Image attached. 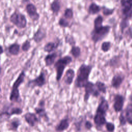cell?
<instances>
[{
	"instance_id": "6da1fadb",
	"label": "cell",
	"mask_w": 132,
	"mask_h": 132,
	"mask_svg": "<svg viewBox=\"0 0 132 132\" xmlns=\"http://www.w3.org/2000/svg\"><path fill=\"white\" fill-rule=\"evenodd\" d=\"M109 108L108 102L104 96H102L93 117L94 123L98 130H100L107 122L106 116Z\"/></svg>"
},
{
	"instance_id": "7a4b0ae2",
	"label": "cell",
	"mask_w": 132,
	"mask_h": 132,
	"mask_svg": "<svg viewBox=\"0 0 132 132\" xmlns=\"http://www.w3.org/2000/svg\"><path fill=\"white\" fill-rule=\"evenodd\" d=\"M93 67L90 64L82 63L79 67L76 77L74 81V86L77 88H84L89 81V76L91 73Z\"/></svg>"
},
{
	"instance_id": "3957f363",
	"label": "cell",
	"mask_w": 132,
	"mask_h": 132,
	"mask_svg": "<svg viewBox=\"0 0 132 132\" xmlns=\"http://www.w3.org/2000/svg\"><path fill=\"white\" fill-rule=\"evenodd\" d=\"M25 76V72L23 70L13 82L9 95V100L11 102L18 103L22 102V98L20 95L19 87L24 82Z\"/></svg>"
},
{
	"instance_id": "277c9868",
	"label": "cell",
	"mask_w": 132,
	"mask_h": 132,
	"mask_svg": "<svg viewBox=\"0 0 132 132\" xmlns=\"http://www.w3.org/2000/svg\"><path fill=\"white\" fill-rule=\"evenodd\" d=\"M72 62V58L69 55H65L60 58L54 63V67L56 70V79L59 81L63 75L65 68Z\"/></svg>"
},
{
	"instance_id": "5b68a950",
	"label": "cell",
	"mask_w": 132,
	"mask_h": 132,
	"mask_svg": "<svg viewBox=\"0 0 132 132\" xmlns=\"http://www.w3.org/2000/svg\"><path fill=\"white\" fill-rule=\"evenodd\" d=\"M110 26L108 25L102 26L98 28H94L90 33L91 38L94 44L103 40L109 34Z\"/></svg>"
},
{
	"instance_id": "8992f818",
	"label": "cell",
	"mask_w": 132,
	"mask_h": 132,
	"mask_svg": "<svg viewBox=\"0 0 132 132\" xmlns=\"http://www.w3.org/2000/svg\"><path fill=\"white\" fill-rule=\"evenodd\" d=\"M9 20L11 23L19 29L25 28L27 26V21L25 15L16 11L11 14Z\"/></svg>"
},
{
	"instance_id": "52a82bcc",
	"label": "cell",
	"mask_w": 132,
	"mask_h": 132,
	"mask_svg": "<svg viewBox=\"0 0 132 132\" xmlns=\"http://www.w3.org/2000/svg\"><path fill=\"white\" fill-rule=\"evenodd\" d=\"M85 94L84 96V101L87 103L90 97L92 96L94 97H98L101 93L96 88L95 84L92 81H89L85 85Z\"/></svg>"
},
{
	"instance_id": "ba28073f",
	"label": "cell",
	"mask_w": 132,
	"mask_h": 132,
	"mask_svg": "<svg viewBox=\"0 0 132 132\" xmlns=\"http://www.w3.org/2000/svg\"><path fill=\"white\" fill-rule=\"evenodd\" d=\"M23 113V109L19 107H16L12 103L5 105L3 106L1 111V117H7L10 118L13 115H21Z\"/></svg>"
},
{
	"instance_id": "9c48e42d",
	"label": "cell",
	"mask_w": 132,
	"mask_h": 132,
	"mask_svg": "<svg viewBox=\"0 0 132 132\" xmlns=\"http://www.w3.org/2000/svg\"><path fill=\"white\" fill-rule=\"evenodd\" d=\"M46 76L43 72H41L39 75L34 79L29 80L27 83V87L31 89L36 87L41 88L46 84Z\"/></svg>"
},
{
	"instance_id": "30bf717a",
	"label": "cell",
	"mask_w": 132,
	"mask_h": 132,
	"mask_svg": "<svg viewBox=\"0 0 132 132\" xmlns=\"http://www.w3.org/2000/svg\"><path fill=\"white\" fill-rule=\"evenodd\" d=\"M34 111L40 119H42L46 122L50 121V118L47 115L45 107V101L44 100L41 99L39 101L38 106L34 108Z\"/></svg>"
},
{
	"instance_id": "8fae6325",
	"label": "cell",
	"mask_w": 132,
	"mask_h": 132,
	"mask_svg": "<svg viewBox=\"0 0 132 132\" xmlns=\"http://www.w3.org/2000/svg\"><path fill=\"white\" fill-rule=\"evenodd\" d=\"M125 98L120 94H116L113 97V108L117 113L121 112L124 105Z\"/></svg>"
},
{
	"instance_id": "7c38bea8",
	"label": "cell",
	"mask_w": 132,
	"mask_h": 132,
	"mask_svg": "<svg viewBox=\"0 0 132 132\" xmlns=\"http://www.w3.org/2000/svg\"><path fill=\"white\" fill-rule=\"evenodd\" d=\"M23 117L25 122L30 127H34L40 122V118L37 116L36 113L27 112L24 114Z\"/></svg>"
},
{
	"instance_id": "4fadbf2b",
	"label": "cell",
	"mask_w": 132,
	"mask_h": 132,
	"mask_svg": "<svg viewBox=\"0 0 132 132\" xmlns=\"http://www.w3.org/2000/svg\"><path fill=\"white\" fill-rule=\"evenodd\" d=\"M25 10L29 18L33 21H37L39 19L40 14L37 12V8L34 4L28 3L25 7Z\"/></svg>"
},
{
	"instance_id": "5bb4252c",
	"label": "cell",
	"mask_w": 132,
	"mask_h": 132,
	"mask_svg": "<svg viewBox=\"0 0 132 132\" xmlns=\"http://www.w3.org/2000/svg\"><path fill=\"white\" fill-rule=\"evenodd\" d=\"M70 120L68 117H65L59 121L55 126V130L56 132H63L68 129L70 126Z\"/></svg>"
},
{
	"instance_id": "9a60e30c",
	"label": "cell",
	"mask_w": 132,
	"mask_h": 132,
	"mask_svg": "<svg viewBox=\"0 0 132 132\" xmlns=\"http://www.w3.org/2000/svg\"><path fill=\"white\" fill-rule=\"evenodd\" d=\"M46 30L42 27H39L34 33L32 39L36 43H39L46 37Z\"/></svg>"
},
{
	"instance_id": "2e32d148",
	"label": "cell",
	"mask_w": 132,
	"mask_h": 132,
	"mask_svg": "<svg viewBox=\"0 0 132 132\" xmlns=\"http://www.w3.org/2000/svg\"><path fill=\"white\" fill-rule=\"evenodd\" d=\"M75 75V71L72 69H69L66 71L64 77V82L68 86L72 85Z\"/></svg>"
},
{
	"instance_id": "e0dca14e",
	"label": "cell",
	"mask_w": 132,
	"mask_h": 132,
	"mask_svg": "<svg viewBox=\"0 0 132 132\" xmlns=\"http://www.w3.org/2000/svg\"><path fill=\"white\" fill-rule=\"evenodd\" d=\"M124 79V77L120 74L114 75L112 77L111 81V85L112 87L116 89L119 88L122 84Z\"/></svg>"
},
{
	"instance_id": "ac0fdd59",
	"label": "cell",
	"mask_w": 132,
	"mask_h": 132,
	"mask_svg": "<svg viewBox=\"0 0 132 132\" xmlns=\"http://www.w3.org/2000/svg\"><path fill=\"white\" fill-rule=\"evenodd\" d=\"M22 123L20 119L14 118L12 119L8 124V130L13 132H16Z\"/></svg>"
},
{
	"instance_id": "d6986e66",
	"label": "cell",
	"mask_w": 132,
	"mask_h": 132,
	"mask_svg": "<svg viewBox=\"0 0 132 132\" xmlns=\"http://www.w3.org/2000/svg\"><path fill=\"white\" fill-rule=\"evenodd\" d=\"M58 56L57 53L56 52H53L47 54L44 58V62L45 63L46 67H50L52 65L55 61L56 59Z\"/></svg>"
},
{
	"instance_id": "ffe728a7",
	"label": "cell",
	"mask_w": 132,
	"mask_h": 132,
	"mask_svg": "<svg viewBox=\"0 0 132 132\" xmlns=\"http://www.w3.org/2000/svg\"><path fill=\"white\" fill-rule=\"evenodd\" d=\"M124 113L126 119L127 123L132 125V103L127 105L124 110Z\"/></svg>"
},
{
	"instance_id": "44dd1931",
	"label": "cell",
	"mask_w": 132,
	"mask_h": 132,
	"mask_svg": "<svg viewBox=\"0 0 132 132\" xmlns=\"http://www.w3.org/2000/svg\"><path fill=\"white\" fill-rule=\"evenodd\" d=\"M59 45V43H55L54 42H47L43 47V51L45 52L50 53L54 52L57 49Z\"/></svg>"
},
{
	"instance_id": "7402d4cb",
	"label": "cell",
	"mask_w": 132,
	"mask_h": 132,
	"mask_svg": "<svg viewBox=\"0 0 132 132\" xmlns=\"http://www.w3.org/2000/svg\"><path fill=\"white\" fill-rule=\"evenodd\" d=\"M61 9V4L59 0H54L50 5V9L55 15H57Z\"/></svg>"
},
{
	"instance_id": "603a6c76",
	"label": "cell",
	"mask_w": 132,
	"mask_h": 132,
	"mask_svg": "<svg viewBox=\"0 0 132 132\" xmlns=\"http://www.w3.org/2000/svg\"><path fill=\"white\" fill-rule=\"evenodd\" d=\"M20 45L17 43H14L8 47L9 53L13 56H16L19 54Z\"/></svg>"
},
{
	"instance_id": "cb8c5ba5",
	"label": "cell",
	"mask_w": 132,
	"mask_h": 132,
	"mask_svg": "<svg viewBox=\"0 0 132 132\" xmlns=\"http://www.w3.org/2000/svg\"><path fill=\"white\" fill-rule=\"evenodd\" d=\"M101 9L102 8L100 6L95 3H92L89 6L88 13L91 15H94L98 13L101 11Z\"/></svg>"
},
{
	"instance_id": "d4e9b609",
	"label": "cell",
	"mask_w": 132,
	"mask_h": 132,
	"mask_svg": "<svg viewBox=\"0 0 132 132\" xmlns=\"http://www.w3.org/2000/svg\"><path fill=\"white\" fill-rule=\"evenodd\" d=\"M70 54L75 58H78L81 54V49L78 46H72L70 51Z\"/></svg>"
},
{
	"instance_id": "484cf974",
	"label": "cell",
	"mask_w": 132,
	"mask_h": 132,
	"mask_svg": "<svg viewBox=\"0 0 132 132\" xmlns=\"http://www.w3.org/2000/svg\"><path fill=\"white\" fill-rule=\"evenodd\" d=\"M96 88L100 93L106 94L107 92V86L105 84L101 81L97 80L95 83Z\"/></svg>"
},
{
	"instance_id": "4316f807",
	"label": "cell",
	"mask_w": 132,
	"mask_h": 132,
	"mask_svg": "<svg viewBox=\"0 0 132 132\" xmlns=\"http://www.w3.org/2000/svg\"><path fill=\"white\" fill-rule=\"evenodd\" d=\"M103 18L102 15H97L94 20V28L100 27L103 25Z\"/></svg>"
},
{
	"instance_id": "83f0119b",
	"label": "cell",
	"mask_w": 132,
	"mask_h": 132,
	"mask_svg": "<svg viewBox=\"0 0 132 132\" xmlns=\"http://www.w3.org/2000/svg\"><path fill=\"white\" fill-rule=\"evenodd\" d=\"M64 40H65V42L66 43L71 45L72 46L75 45L76 41L74 39V37L72 35H70V34L67 35L65 36Z\"/></svg>"
},
{
	"instance_id": "f1b7e54d",
	"label": "cell",
	"mask_w": 132,
	"mask_h": 132,
	"mask_svg": "<svg viewBox=\"0 0 132 132\" xmlns=\"http://www.w3.org/2000/svg\"><path fill=\"white\" fill-rule=\"evenodd\" d=\"M65 18H60L58 21V25L62 28H67L70 26L69 22Z\"/></svg>"
},
{
	"instance_id": "f546056e",
	"label": "cell",
	"mask_w": 132,
	"mask_h": 132,
	"mask_svg": "<svg viewBox=\"0 0 132 132\" xmlns=\"http://www.w3.org/2000/svg\"><path fill=\"white\" fill-rule=\"evenodd\" d=\"M83 120H84L83 116H80L78 117L76 122L74 123V125L75 126V128L76 131H80L81 127V123L83 122Z\"/></svg>"
},
{
	"instance_id": "4dcf8cb0",
	"label": "cell",
	"mask_w": 132,
	"mask_h": 132,
	"mask_svg": "<svg viewBox=\"0 0 132 132\" xmlns=\"http://www.w3.org/2000/svg\"><path fill=\"white\" fill-rule=\"evenodd\" d=\"M110 47L111 42L109 41H104L101 45V50L104 53L107 52L110 49Z\"/></svg>"
},
{
	"instance_id": "1f68e13d",
	"label": "cell",
	"mask_w": 132,
	"mask_h": 132,
	"mask_svg": "<svg viewBox=\"0 0 132 132\" xmlns=\"http://www.w3.org/2000/svg\"><path fill=\"white\" fill-rule=\"evenodd\" d=\"M119 123H120V126H125L126 123V119L124 113V111H122L120 114L119 117Z\"/></svg>"
},
{
	"instance_id": "d6a6232c",
	"label": "cell",
	"mask_w": 132,
	"mask_h": 132,
	"mask_svg": "<svg viewBox=\"0 0 132 132\" xmlns=\"http://www.w3.org/2000/svg\"><path fill=\"white\" fill-rule=\"evenodd\" d=\"M63 15L67 19H72L73 18V11L72 9L70 8H67L64 10Z\"/></svg>"
},
{
	"instance_id": "836d02e7",
	"label": "cell",
	"mask_w": 132,
	"mask_h": 132,
	"mask_svg": "<svg viewBox=\"0 0 132 132\" xmlns=\"http://www.w3.org/2000/svg\"><path fill=\"white\" fill-rule=\"evenodd\" d=\"M31 48L30 42L28 40H26L22 44L21 46V49L23 52H27Z\"/></svg>"
},
{
	"instance_id": "e575fe53",
	"label": "cell",
	"mask_w": 132,
	"mask_h": 132,
	"mask_svg": "<svg viewBox=\"0 0 132 132\" xmlns=\"http://www.w3.org/2000/svg\"><path fill=\"white\" fill-rule=\"evenodd\" d=\"M105 126L106 129L108 132H114L115 130V125L113 123L107 122Z\"/></svg>"
},
{
	"instance_id": "d590c367",
	"label": "cell",
	"mask_w": 132,
	"mask_h": 132,
	"mask_svg": "<svg viewBox=\"0 0 132 132\" xmlns=\"http://www.w3.org/2000/svg\"><path fill=\"white\" fill-rule=\"evenodd\" d=\"M102 12L103 14L106 16L111 15L114 12V9H110L108 8H107L104 6L102 7Z\"/></svg>"
},
{
	"instance_id": "8d00e7d4",
	"label": "cell",
	"mask_w": 132,
	"mask_h": 132,
	"mask_svg": "<svg viewBox=\"0 0 132 132\" xmlns=\"http://www.w3.org/2000/svg\"><path fill=\"white\" fill-rule=\"evenodd\" d=\"M128 21L127 19H124L120 23V28L121 29V31L123 32L124 29L128 26Z\"/></svg>"
},
{
	"instance_id": "74e56055",
	"label": "cell",
	"mask_w": 132,
	"mask_h": 132,
	"mask_svg": "<svg viewBox=\"0 0 132 132\" xmlns=\"http://www.w3.org/2000/svg\"><path fill=\"white\" fill-rule=\"evenodd\" d=\"M93 126V124L89 120H86L84 122V127L87 130H90Z\"/></svg>"
},
{
	"instance_id": "f35d334b",
	"label": "cell",
	"mask_w": 132,
	"mask_h": 132,
	"mask_svg": "<svg viewBox=\"0 0 132 132\" xmlns=\"http://www.w3.org/2000/svg\"><path fill=\"white\" fill-rule=\"evenodd\" d=\"M129 100L132 103V92L130 93V94L129 96Z\"/></svg>"
},
{
	"instance_id": "ab89813d",
	"label": "cell",
	"mask_w": 132,
	"mask_h": 132,
	"mask_svg": "<svg viewBox=\"0 0 132 132\" xmlns=\"http://www.w3.org/2000/svg\"><path fill=\"white\" fill-rule=\"evenodd\" d=\"M22 3H28L30 2V0H22Z\"/></svg>"
},
{
	"instance_id": "60d3db41",
	"label": "cell",
	"mask_w": 132,
	"mask_h": 132,
	"mask_svg": "<svg viewBox=\"0 0 132 132\" xmlns=\"http://www.w3.org/2000/svg\"><path fill=\"white\" fill-rule=\"evenodd\" d=\"M1 55H2L3 53H4V50H3V47L2 45H1Z\"/></svg>"
},
{
	"instance_id": "b9f144b4",
	"label": "cell",
	"mask_w": 132,
	"mask_h": 132,
	"mask_svg": "<svg viewBox=\"0 0 132 132\" xmlns=\"http://www.w3.org/2000/svg\"><path fill=\"white\" fill-rule=\"evenodd\" d=\"M97 1H101V0H97Z\"/></svg>"
}]
</instances>
